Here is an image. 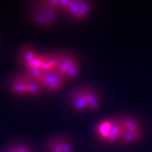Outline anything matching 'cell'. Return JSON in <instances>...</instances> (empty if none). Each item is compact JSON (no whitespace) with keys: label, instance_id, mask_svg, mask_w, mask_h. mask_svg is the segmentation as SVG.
<instances>
[{"label":"cell","instance_id":"6da1fadb","mask_svg":"<svg viewBox=\"0 0 152 152\" xmlns=\"http://www.w3.org/2000/svg\"><path fill=\"white\" fill-rule=\"evenodd\" d=\"M8 87L16 95H36L44 90L39 82L28 72L17 74L9 80Z\"/></svg>","mask_w":152,"mask_h":152},{"label":"cell","instance_id":"7a4b0ae2","mask_svg":"<svg viewBox=\"0 0 152 152\" xmlns=\"http://www.w3.org/2000/svg\"><path fill=\"white\" fill-rule=\"evenodd\" d=\"M121 132L120 117L101 120L94 129V135L99 140L110 145L119 144Z\"/></svg>","mask_w":152,"mask_h":152},{"label":"cell","instance_id":"3957f363","mask_svg":"<svg viewBox=\"0 0 152 152\" xmlns=\"http://www.w3.org/2000/svg\"><path fill=\"white\" fill-rule=\"evenodd\" d=\"M121 132L119 144L130 145L137 142L143 135L142 127L134 118L129 116L120 117Z\"/></svg>","mask_w":152,"mask_h":152},{"label":"cell","instance_id":"277c9868","mask_svg":"<svg viewBox=\"0 0 152 152\" xmlns=\"http://www.w3.org/2000/svg\"><path fill=\"white\" fill-rule=\"evenodd\" d=\"M56 10L49 4L48 0L39 1L33 7L32 18L39 26L49 27L54 22Z\"/></svg>","mask_w":152,"mask_h":152},{"label":"cell","instance_id":"5b68a950","mask_svg":"<svg viewBox=\"0 0 152 152\" xmlns=\"http://www.w3.org/2000/svg\"><path fill=\"white\" fill-rule=\"evenodd\" d=\"M55 69L66 80H70L75 79L78 75L80 65L77 60L72 55L60 53L58 54Z\"/></svg>","mask_w":152,"mask_h":152},{"label":"cell","instance_id":"8992f818","mask_svg":"<svg viewBox=\"0 0 152 152\" xmlns=\"http://www.w3.org/2000/svg\"><path fill=\"white\" fill-rule=\"evenodd\" d=\"M91 4L86 0H60V8L76 19H81L87 15Z\"/></svg>","mask_w":152,"mask_h":152},{"label":"cell","instance_id":"52a82bcc","mask_svg":"<svg viewBox=\"0 0 152 152\" xmlns=\"http://www.w3.org/2000/svg\"><path fill=\"white\" fill-rule=\"evenodd\" d=\"M66 80L55 69L44 71L39 82L44 90L50 92L60 90L65 84Z\"/></svg>","mask_w":152,"mask_h":152},{"label":"cell","instance_id":"ba28073f","mask_svg":"<svg viewBox=\"0 0 152 152\" xmlns=\"http://www.w3.org/2000/svg\"><path fill=\"white\" fill-rule=\"evenodd\" d=\"M45 152H75L71 140L63 136H53L49 139L45 145Z\"/></svg>","mask_w":152,"mask_h":152},{"label":"cell","instance_id":"9c48e42d","mask_svg":"<svg viewBox=\"0 0 152 152\" xmlns=\"http://www.w3.org/2000/svg\"><path fill=\"white\" fill-rule=\"evenodd\" d=\"M69 103L72 108L77 112L88 110L85 87H79L75 89L69 97Z\"/></svg>","mask_w":152,"mask_h":152},{"label":"cell","instance_id":"30bf717a","mask_svg":"<svg viewBox=\"0 0 152 152\" xmlns=\"http://www.w3.org/2000/svg\"><path fill=\"white\" fill-rule=\"evenodd\" d=\"M39 57L41 60L40 68L43 71H48L52 69H55L58 54L53 53H39Z\"/></svg>","mask_w":152,"mask_h":152},{"label":"cell","instance_id":"8fae6325","mask_svg":"<svg viewBox=\"0 0 152 152\" xmlns=\"http://www.w3.org/2000/svg\"><path fill=\"white\" fill-rule=\"evenodd\" d=\"M85 93L88 110L91 111L97 110L100 107V101L97 94L92 89L88 87H85Z\"/></svg>","mask_w":152,"mask_h":152},{"label":"cell","instance_id":"7c38bea8","mask_svg":"<svg viewBox=\"0 0 152 152\" xmlns=\"http://www.w3.org/2000/svg\"><path fill=\"white\" fill-rule=\"evenodd\" d=\"M5 152H32L26 145L17 144L9 148Z\"/></svg>","mask_w":152,"mask_h":152}]
</instances>
